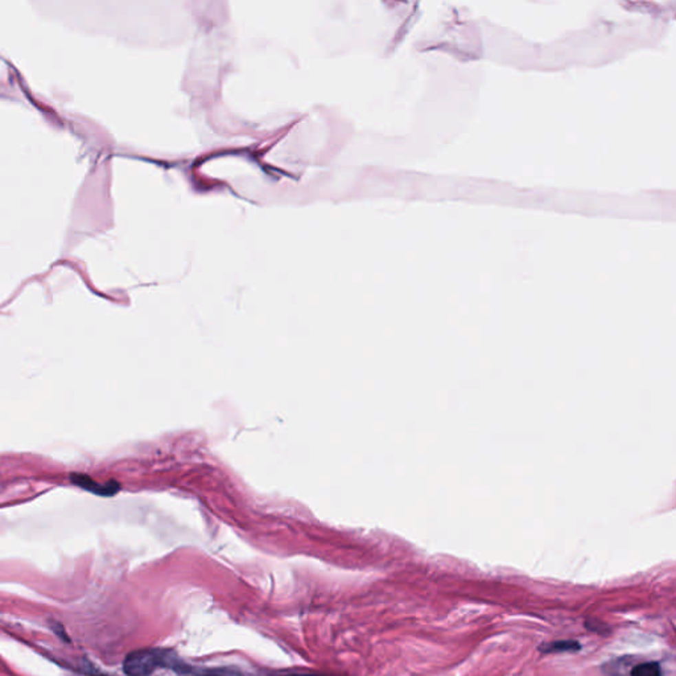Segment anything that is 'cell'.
Segmentation results:
<instances>
[{
    "instance_id": "6da1fadb",
    "label": "cell",
    "mask_w": 676,
    "mask_h": 676,
    "mask_svg": "<svg viewBox=\"0 0 676 676\" xmlns=\"http://www.w3.org/2000/svg\"><path fill=\"white\" fill-rule=\"evenodd\" d=\"M581 650V644L578 641H555L551 644H545L539 647V651L543 654H558V653H576Z\"/></svg>"
},
{
    "instance_id": "7a4b0ae2",
    "label": "cell",
    "mask_w": 676,
    "mask_h": 676,
    "mask_svg": "<svg viewBox=\"0 0 676 676\" xmlns=\"http://www.w3.org/2000/svg\"><path fill=\"white\" fill-rule=\"evenodd\" d=\"M630 676H662V667L658 662H644L633 667Z\"/></svg>"
},
{
    "instance_id": "3957f363",
    "label": "cell",
    "mask_w": 676,
    "mask_h": 676,
    "mask_svg": "<svg viewBox=\"0 0 676 676\" xmlns=\"http://www.w3.org/2000/svg\"><path fill=\"white\" fill-rule=\"evenodd\" d=\"M278 676H329V675H323V674H312V673H290V674H284V675Z\"/></svg>"
}]
</instances>
